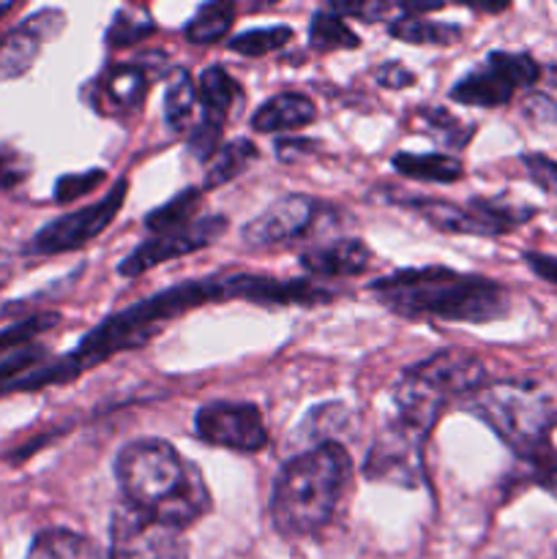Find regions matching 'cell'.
Instances as JSON below:
<instances>
[{"mask_svg": "<svg viewBox=\"0 0 557 559\" xmlns=\"http://www.w3.org/2000/svg\"><path fill=\"white\" fill-rule=\"evenodd\" d=\"M227 300L229 273L227 276H211L200 278V282H183L173 289H162V293L129 306V309L115 311L112 317L98 322L66 358L38 366L36 371L11 382L3 391H42L47 385H63V382L76 380L85 371L107 364L115 355L145 347L147 342H153L162 333V325L178 320L186 311L200 309L205 304H227Z\"/></svg>", "mask_w": 557, "mask_h": 559, "instance_id": "6da1fadb", "label": "cell"}, {"mask_svg": "<svg viewBox=\"0 0 557 559\" xmlns=\"http://www.w3.org/2000/svg\"><path fill=\"white\" fill-rule=\"evenodd\" d=\"M371 293L388 311L404 320L484 325L502 320L511 311V293L500 282L440 265L393 271L371 282Z\"/></svg>", "mask_w": 557, "mask_h": 559, "instance_id": "7a4b0ae2", "label": "cell"}, {"mask_svg": "<svg viewBox=\"0 0 557 559\" xmlns=\"http://www.w3.org/2000/svg\"><path fill=\"white\" fill-rule=\"evenodd\" d=\"M115 478L123 491V502L178 530H189L213 508L200 467L156 437H142L120 448Z\"/></svg>", "mask_w": 557, "mask_h": 559, "instance_id": "3957f363", "label": "cell"}, {"mask_svg": "<svg viewBox=\"0 0 557 559\" xmlns=\"http://www.w3.org/2000/svg\"><path fill=\"white\" fill-rule=\"evenodd\" d=\"M353 478V459L342 442L309 448L278 469L273 480L271 519L287 538L322 533L336 516Z\"/></svg>", "mask_w": 557, "mask_h": 559, "instance_id": "277c9868", "label": "cell"}, {"mask_svg": "<svg viewBox=\"0 0 557 559\" xmlns=\"http://www.w3.org/2000/svg\"><path fill=\"white\" fill-rule=\"evenodd\" d=\"M484 388V366L464 349H442L410 366L393 391L396 420L429 437L446 404Z\"/></svg>", "mask_w": 557, "mask_h": 559, "instance_id": "5b68a950", "label": "cell"}, {"mask_svg": "<svg viewBox=\"0 0 557 559\" xmlns=\"http://www.w3.org/2000/svg\"><path fill=\"white\" fill-rule=\"evenodd\" d=\"M470 409L524 459L549 424L546 399L524 382H497L484 385L470 396Z\"/></svg>", "mask_w": 557, "mask_h": 559, "instance_id": "8992f818", "label": "cell"}, {"mask_svg": "<svg viewBox=\"0 0 557 559\" xmlns=\"http://www.w3.org/2000/svg\"><path fill=\"white\" fill-rule=\"evenodd\" d=\"M396 205L418 213L426 224L448 235H478V238H500L517 229L519 224L530 222L533 207L506 205L500 200H470L467 205H457L448 200H431V197H402L393 200Z\"/></svg>", "mask_w": 557, "mask_h": 559, "instance_id": "52a82bcc", "label": "cell"}, {"mask_svg": "<svg viewBox=\"0 0 557 559\" xmlns=\"http://www.w3.org/2000/svg\"><path fill=\"white\" fill-rule=\"evenodd\" d=\"M541 66L528 52H489V58L475 66L451 87V98L467 107H502L517 96L519 87L535 85Z\"/></svg>", "mask_w": 557, "mask_h": 559, "instance_id": "ba28073f", "label": "cell"}, {"mask_svg": "<svg viewBox=\"0 0 557 559\" xmlns=\"http://www.w3.org/2000/svg\"><path fill=\"white\" fill-rule=\"evenodd\" d=\"M126 194H129V180H115L112 189H109L102 200L93 202V205H85L80 207V211L66 213V216H58L49 224H44V227L33 235L31 243H27V254L55 257L69 254V251L87 246L115 222V216H118L120 207H123Z\"/></svg>", "mask_w": 557, "mask_h": 559, "instance_id": "9c48e42d", "label": "cell"}, {"mask_svg": "<svg viewBox=\"0 0 557 559\" xmlns=\"http://www.w3.org/2000/svg\"><path fill=\"white\" fill-rule=\"evenodd\" d=\"M109 559H189L183 530L120 502L109 524Z\"/></svg>", "mask_w": 557, "mask_h": 559, "instance_id": "30bf717a", "label": "cell"}, {"mask_svg": "<svg viewBox=\"0 0 557 559\" xmlns=\"http://www.w3.org/2000/svg\"><path fill=\"white\" fill-rule=\"evenodd\" d=\"M426 437L396 418L371 442L364 462V475L375 484H391L399 489H418L424 484Z\"/></svg>", "mask_w": 557, "mask_h": 559, "instance_id": "8fae6325", "label": "cell"}, {"mask_svg": "<svg viewBox=\"0 0 557 559\" xmlns=\"http://www.w3.org/2000/svg\"><path fill=\"white\" fill-rule=\"evenodd\" d=\"M194 431L205 445L235 453H260L268 445V426L249 402H211L197 413Z\"/></svg>", "mask_w": 557, "mask_h": 559, "instance_id": "7c38bea8", "label": "cell"}, {"mask_svg": "<svg viewBox=\"0 0 557 559\" xmlns=\"http://www.w3.org/2000/svg\"><path fill=\"white\" fill-rule=\"evenodd\" d=\"M169 63L158 55L134 63H109L91 85V104L102 115H129L145 104L147 91L158 76L167 74Z\"/></svg>", "mask_w": 557, "mask_h": 559, "instance_id": "4fadbf2b", "label": "cell"}, {"mask_svg": "<svg viewBox=\"0 0 557 559\" xmlns=\"http://www.w3.org/2000/svg\"><path fill=\"white\" fill-rule=\"evenodd\" d=\"M240 102V85L222 69V66H208L197 82V104L202 115L191 129L189 151L194 153L197 162H211L213 153H218V140H222L224 123L235 104Z\"/></svg>", "mask_w": 557, "mask_h": 559, "instance_id": "5bb4252c", "label": "cell"}, {"mask_svg": "<svg viewBox=\"0 0 557 559\" xmlns=\"http://www.w3.org/2000/svg\"><path fill=\"white\" fill-rule=\"evenodd\" d=\"M227 233V218L224 216H202L194 224L183 229H175V233L153 235L151 240H142L129 257H123V262L118 265V273L126 278L142 276L151 267L162 265V262L178 260V257L194 254V251L205 249V246L216 243L222 235Z\"/></svg>", "mask_w": 557, "mask_h": 559, "instance_id": "9a60e30c", "label": "cell"}, {"mask_svg": "<svg viewBox=\"0 0 557 559\" xmlns=\"http://www.w3.org/2000/svg\"><path fill=\"white\" fill-rule=\"evenodd\" d=\"M325 205L309 194H287L282 200L271 202L260 216L251 218L244 227L246 246H287L293 240L306 238L317 227Z\"/></svg>", "mask_w": 557, "mask_h": 559, "instance_id": "2e32d148", "label": "cell"}, {"mask_svg": "<svg viewBox=\"0 0 557 559\" xmlns=\"http://www.w3.org/2000/svg\"><path fill=\"white\" fill-rule=\"evenodd\" d=\"M66 27V14L58 9H44L27 16L16 27H11L0 38V82L16 80L27 74L36 58L42 55L44 44L58 36Z\"/></svg>", "mask_w": 557, "mask_h": 559, "instance_id": "e0dca14e", "label": "cell"}, {"mask_svg": "<svg viewBox=\"0 0 557 559\" xmlns=\"http://www.w3.org/2000/svg\"><path fill=\"white\" fill-rule=\"evenodd\" d=\"M300 267L315 278H353L371 267V249L358 238H336L300 251Z\"/></svg>", "mask_w": 557, "mask_h": 559, "instance_id": "ac0fdd59", "label": "cell"}, {"mask_svg": "<svg viewBox=\"0 0 557 559\" xmlns=\"http://www.w3.org/2000/svg\"><path fill=\"white\" fill-rule=\"evenodd\" d=\"M317 120V107L304 93H276L268 98L257 112L251 115V129L260 134H276V131H300Z\"/></svg>", "mask_w": 557, "mask_h": 559, "instance_id": "d6986e66", "label": "cell"}, {"mask_svg": "<svg viewBox=\"0 0 557 559\" xmlns=\"http://www.w3.org/2000/svg\"><path fill=\"white\" fill-rule=\"evenodd\" d=\"M393 169L404 178L426 180V183H457L464 178L462 158L451 153H396Z\"/></svg>", "mask_w": 557, "mask_h": 559, "instance_id": "ffe728a7", "label": "cell"}, {"mask_svg": "<svg viewBox=\"0 0 557 559\" xmlns=\"http://www.w3.org/2000/svg\"><path fill=\"white\" fill-rule=\"evenodd\" d=\"M27 559H104L98 546L91 538L71 530H42L33 538Z\"/></svg>", "mask_w": 557, "mask_h": 559, "instance_id": "44dd1931", "label": "cell"}, {"mask_svg": "<svg viewBox=\"0 0 557 559\" xmlns=\"http://www.w3.org/2000/svg\"><path fill=\"white\" fill-rule=\"evenodd\" d=\"M388 33L407 44H418V47H451V44H457L462 38V27L459 25L415 14H404L399 20H393L388 25Z\"/></svg>", "mask_w": 557, "mask_h": 559, "instance_id": "7402d4cb", "label": "cell"}, {"mask_svg": "<svg viewBox=\"0 0 557 559\" xmlns=\"http://www.w3.org/2000/svg\"><path fill=\"white\" fill-rule=\"evenodd\" d=\"M202 205V191L200 189H183L180 194H175L173 200L158 205L156 211H151L145 216V227L153 235L175 233V229H183L189 224L197 222V213Z\"/></svg>", "mask_w": 557, "mask_h": 559, "instance_id": "603a6c76", "label": "cell"}, {"mask_svg": "<svg viewBox=\"0 0 557 559\" xmlns=\"http://www.w3.org/2000/svg\"><path fill=\"white\" fill-rule=\"evenodd\" d=\"M309 44L315 52H336V49H358L360 38L342 14L333 9H320L311 16Z\"/></svg>", "mask_w": 557, "mask_h": 559, "instance_id": "cb8c5ba5", "label": "cell"}, {"mask_svg": "<svg viewBox=\"0 0 557 559\" xmlns=\"http://www.w3.org/2000/svg\"><path fill=\"white\" fill-rule=\"evenodd\" d=\"M233 22L235 3H229V0H216V3L200 5L183 33L191 44H197V47H208V44L222 41L229 33V27H233Z\"/></svg>", "mask_w": 557, "mask_h": 559, "instance_id": "d4e9b609", "label": "cell"}, {"mask_svg": "<svg viewBox=\"0 0 557 559\" xmlns=\"http://www.w3.org/2000/svg\"><path fill=\"white\" fill-rule=\"evenodd\" d=\"M197 109V85L186 69H175L167 82V96H164V120L173 131H186L194 120Z\"/></svg>", "mask_w": 557, "mask_h": 559, "instance_id": "484cf974", "label": "cell"}, {"mask_svg": "<svg viewBox=\"0 0 557 559\" xmlns=\"http://www.w3.org/2000/svg\"><path fill=\"white\" fill-rule=\"evenodd\" d=\"M257 158V147L251 140H233L218 147L216 156L211 158V167L205 175V189H218L238 178L246 167Z\"/></svg>", "mask_w": 557, "mask_h": 559, "instance_id": "4316f807", "label": "cell"}, {"mask_svg": "<svg viewBox=\"0 0 557 559\" xmlns=\"http://www.w3.org/2000/svg\"><path fill=\"white\" fill-rule=\"evenodd\" d=\"M156 25H153L151 11L145 9H120L112 16V25L107 31V44L112 49L131 47V44L145 41L147 36H153Z\"/></svg>", "mask_w": 557, "mask_h": 559, "instance_id": "83f0119b", "label": "cell"}, {"mask_svg": "<svg viewBox=\"0 0 557 559\" xmlns=\"http://www.w3.org/2000/svg\"><path fill=\"white\" fill-rule=\"evenodd\" d=\"M58 322H60V314L47 311V314H33L27 317V320H20L14 322V325L3 328V331H0V358L16 353V349H25L31 347V344H36L38 336L52 331Z\"/></svg>", "mask_w": 557, "mask_h": 559, "instance_id": "f1b7e54d", "label": "cell"}, {"mask_svg": "<svg viewBox=\"0 0 557 559\" xmlns=\"http://www.w3.org/2000/svg\"><path fill=\"white\" fill-rule=\"evenodd\" d=\"M349 420H353V413H349L344 404H322V407L311 409L300 431L315 442L311 448H317V445H325V442H333L331 435H344Z\"/></svg>", "mask_w": 557, "mask_h": 559, "instance_id": "f546056e", "label": "cell"}, {"mask_svg": "<svg viewBox=\"0 0 557 559\" xmlns=\"http://www.w3.org/2000/svg\"><path fill=\"white\" fill-rule=\"evenodd\" d=\"M293 38V27L287 25H273V27H254V31H246L233 36L229 49L246 58H262V55L273 52V49H282L284 44Z\"/></svg>", "mask_w": 557, "mask_h": 559, "instance_id": "4dcf8cb0", "label": "cell"}, {"mask_svg": "<svg viewBox=\"0 0 557 559\" xmlns=\"http://www.w3.org/2000/svg\"><path fill=\"white\" fill-rule=\"evenodd\" d=\"M420 118H424V123H426V129L431 131V134L437 136V140H442L446 142V145H453V147H462L464 142L470 140V134H473V129H464L462 123H459L457 118H453V115H448L446 109H440V107H424L420 109Z\"/></svg>", "mask_w": 557, "mask_h": 559, "instance_id": "1f68e13d", "label": "cell"}, {"mask_svg": "<svg viewBox=\"0 0 557 559\" xmlns=\"http://www.w3.org/2000/svg\"><path fill=\"white\" fill-rule=\"evenodd\" d=\"M107 180L104 169H87V173H71L58 178L55 183V202H74L76 197H85L96 191Z\"/></svg>", "mask_w": 557, "mask_h": 559, "instance_id": "d6a6232c", "label": "cell"}, {"mask_svg": "<svg viewBox=\"0 0 557 559\" xmlns=\"http://www.w3.org/2000/svg\"><path fill=\"white\" fill-rule=\"evenodd\" d=\"M528 462H533V467L538 469L541 475L557 478V418H552L549 424H546V429L541 431L533 451H530Z\"/></svg>", "mask_w": 557, "mask_h": 559, "instance_id": "836d02e7", "label": "cell"}, {"mask_svg": "<svg viewBox=\"0 0 557 559\" xmlns=\"http://www.w3.org/2000/svg\"><path fill=\"white\" fill-rule=\"evenodd\" d=\"M31 178V158L16 147L0 145V189H16Z\"/></svg>", "mask_w": 557, "mask_h": 559, "instance_id": "e575fe53", "label": "cell"}, {"mask_svg": "<svg viewBox=\"0 0 557 559\" xmlns=\"http://www.w3.org/2000/svg\"><path fill=\"white\" fill-rule=\"evenodd\" d=\"M524 169L533 178V183H538L541 189L557 194V162L555 158L544 156V153H524L522 156Z\"/></svg>", "mask_w": 557, "mask_h": 559, "instance_id": "d590c367", "label": "cell"}, {"mask_svg": "<svg viewBox=\"0 0 557 559\" xmlns=\"http://www.w3.org/2000/svg\"><path fill=\"white\" fill-rule=\"evenodd\" d=\"M375 80L380 82V87H388V91H402V87H410L415 82V74L413 71L404 69L402 63H382L377 66L375 71Z\"/></svg>", "mask_w": 557, "mask_h": 559, "instance_id": "8d00e7d4", "label": "cell"}, {"mask_svg": "<svg viewBox=\"0 0 557 559\" xmlns=\"http://www.w3.org/2000/svg\"><path fill=\"white\" fill-rule=\"evenodd\" d=\"M524 262H528V267L535 273V276L544 278V282L555 284L557 287V257L538 254V251H528V254H524Z\"/></svg>", "mask_w": 557, "mask_h": 559, "instance_id": "74e56055", "label": "cell"}, {"mask_svg": "<svg viewBox=\"0 0 557 559\" xmlns=\"http://www.w3.org/2000/svg\"><path fill=\"white\" fill-rule=\"evenodd\" d=\"M11 9H14V5H11V3H0V16H3V14H9Z\"/></svg>", "mask_w": 557, "mask_h": 559, "instance_id": "f35d334b", "label": "cell"}]
</instances>
